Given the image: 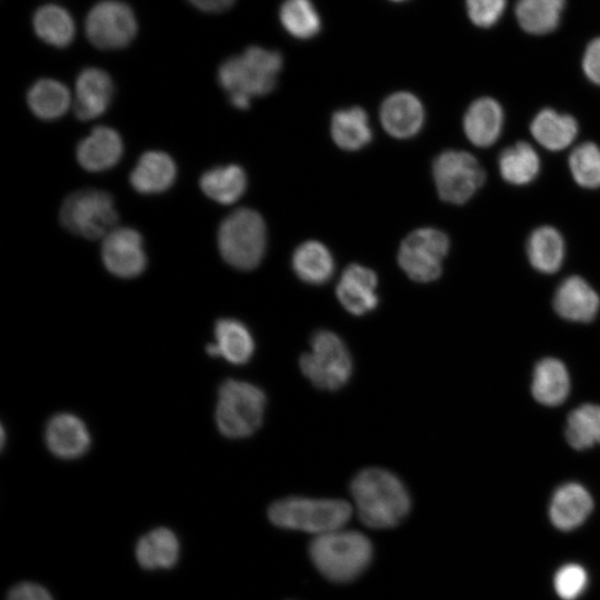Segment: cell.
<instances>
[{
  "label": "cell",
  "mask_w": 600,
  "mask_h": 600,
  "mask_svg": "<svg viewBox=\"0 0 600 600\" xmlns=\"http://www.w3.org/2000/svg\"><path fill=\"white\" fill-rule=\"evenodd\" d=\"M331 136L336 144L347 151H356L372 140L367 112L360 107L340 109L331 119Z\"/></svg>",
  "instance_id": "f546056e"
},
{
  "label": "cell",
  "mask_w": 600,
  "mask_h": 600,
  "mask_svg": "<svg viewBox=\"0 0 600 600\" xmlns=\"http://www.w3.org/2000/svg\"><path fill=\"white\" fill-rule=\"evenodd\" d=\"M508 7V0H464V9L470 22L480 29L497 26Z\"/></svg>",
  "instance_id": "74e56055"
},
{
  "label": "cell",
  "mask_w": 600,
  "mask_h": 600,
  "mask_svg": "<svg viewBox=\"0 0 600 600\" xmlns=\"http://www.w3.org/2000/svg\"><path fill=\"white\" fill-rule=\"evenodd\" d=\"M179 557V541L167 528H157L142 536L136 546L138 563L148 570L173 567Z\"/></svg>",
  "instance_id": "83f0119b"
},
{
  "label": "cell",
  "mask_w": 600,
  "mask_h": 600,
  "mask_svg": "<svg viewBox=\"0 0 600 600\" xmlns=\"http://www.w3.org/2000/svg\"><path fill=\"white\" fill-rule=\"evenodd\" d=\"M282 66L279 51L251 46L220 64L218 82L231 104L246 110L252 98L266 96L274 89Z\"/></svg>",
  "instance_id": "7a4b0ae2"
},
{
  "label": "cell",
  "mask_w": 600,
  "mask_h": 600,
  "mask_svg": "<svg viewBox=\"0 0 600 600\" xmlns=\"http://www.w3.org/2000/svg\"><path fill=\"white\" fill-rule=\"evenodd\" d=\"M378 278L374 271L361 264L348 266L337 286V298L353 316H364L377 308Z\"/></svg>",
  "instance_id": "9a60e30c"
},
{
  "label": "cell",
  "mask_w": 600,
  "mask_h": 600,
  "mask_svg": "<svg viewBox=\"0 0 600 600\" xmlns=\"http://www.w3.org/2000/svg\"><path fill=\"white\" fill-rule=\"evenodd\" d=\"M566 7L567 0H516L513 14L524 33L543 37L558 30Z\"/></svg>",
  "instance_id": "cb8c5ba5"
},
{
  "label": "cell",
  "mask_w": 600,
  "mask_h": 600,
  "mask_svg": "<svg viewBox=\"0 0 600 600\" xmlns=\"http://www.w3.org/2000/svg\"><path fill=\"white\" fill-rule=\"evenodd\" d=\"M216 342L207 346L211 357H222L232 364L247 363L254 352V340L248 327L232 318H223L214 326Z\"/></svg>",
  "instance_id": "7402d4cb"
},
{
  "label": "cell",
  "mask_w": 600,
  "mask_h": 600,
  "mask_svg": "<svg viewBox=\"0 0 600 600\" xmlns=\"http://www.w3.org/2000/svg\"><path fill=\"white\" fill-rule=\"evenodd\" d=\"M46 443L58 458L76 459L90 447V433L84 422L72 413L53 416L46 427Z\"/></svg>",
  "instance_id": "ac0fdd59"
},
{
  "label": "cell",
  "mask_w": 600,
  "mask_h": 600,
  "mask_svg": "<svg viewBox=\"0 0 600 600\" xmlns=\"http://www.w3.org/2000/svg\"><path fill=\"white\" fill-rule=\"evenodd\" d=\"M279 21L293 38L308 40L321 31V17L312 0H283Z\"/></svg>",
  "instance_id": "836d02e7"
},
{
  "label": "cell",
  "mask_w": 600,
  "mask_h": 600,
  "mask_svg": "<svg viewBox=\"0 0 600 600\" xmlns=\"http://www.w3.org/2000/svg\"><path fill=\"white\" fill-rule=\"evenodd\" d=\"M101 257L109 272L133 278L143 272L147 257L141 234L132 228H114L102 241Z\"/></svg>",
  "instance_id": "7c38bea8"
},
{
  "label": "cell",
  "mask_w": 600,
  "mask_h": 600,
  "mask_svg": "<svg viewBox=\"0 0 600 600\" xmlns=\"http://www.w3.org/2000/svg\"><path fill=\"white\" fill-rule=\"evenodd\" d=\"M123 152L118 132L108 127H97L77 147V159L82 168L98 172L113 167Z\"/></svg>",
  "instance_id": "603a6c76"
},
{
  "label": "cell",
  "mask_w": 600,
  "mask_h": 600,
  "mask_svg": "<svg viewBox=\"0 0 600 600\" xmlns=\"http://www.w3.org/2000/svg\"><path fill=\"white\" fill-rule=\"evenodd\" d=\"M32 26L42 41L58 48L68 47L76 32L71 14L58 4L39 7L33 13Z\"/></svg>",
  "instance_id": "1f68e13d"
},
{
  "label": "cell",
  "mask_w": 600,
  "mask_h": 600,
  "mask_svg": "<svg viewBox=\"0 0 600 600\" xmlns=\"http://www.w3.org/2000/svg\"><path fill=\"white\" fill-rule=\"evenodd\" d=\"M432 176L440 199L457 206L471 200L487 179L483 167L473 154L453 149L436 157Z\"/></svg>",
  "instance_id": "9c48e42d"
},
{
  "label": "cell",
  "mask_w": 600,
  "mask_h": 600,
  "mask_svg": "<svg viewBox=\"0 0 600 600\" xmlns=\"http://www.w3.org/2000/svg\"><path fill=\"white\" fill-rule=\"evenodd\" d=\"M68 88L53 79H40L27 94L31 111L40 119L53 120L64 114L70 106Z\"/></svg>",
  "instance_id": "d6a6232c"
},
{
  "label": "cell",
  "mask_w": 600,
  "mask_h": 600,
  "mask_svg": "<svg viewBox=\"0 0 600 600\" xmlns=\"http://www.w3.org/2000/svg\"><path fill=\"white\" fill-rule=\"evenodd\" d=\"M568 168L574 183L586 190L600 189V146L584 141L571 148Z\"/></svg>",
  "instance_id": "d590c367"
},
{
  "label": "cell",
  "mask_w": 600,
  "mask_h": 600,
  "mask_svg": "<svg viewBox=\"0 0 600 600\" xmlns=\"http://www.w3.org/2000/svg\"><path fill=\"white\" fill-rule=\"evenodd\" d=\"M569 444L584 450L600 444V406L584 403L570 412L566 426Z\"/></svg>",
  "instance_id": "e575fe53"
},
{
  "label": "cell",
  "mask_w": 600,
  "mask_h": 600,
  "mask_svg": "<svg viewBox=\"0 0 600 600\" xmlns=\"http://www.w3.org/2000/svg\"><path fill=\"white\" fill-rule=\"evenodd\" d=\"M506 114L501 103L489 96L479 97L467 108L462 127L468 141L478 148H490L500 139Z\"/></svg>",
  "instance_id": "4fadbf2b"
},
{
  "label": "cell",
  "mask_w": 600,
  "mask_h": 600,
  "mask_svg": "<svg viewBox=\"0 0 600 600\" xmlns=\"http://www.w3.org/2000/svg\"><path fill=\"white\" fill-rule=\"evenodd\" d=\"M553 307L566 320L589 322L599 311L600 297L586 279L570 276L558 286L553 296Z\"/></svg>",
  "instance_id": "2e32d148"
},
{
  "label": "cell",
  "mask_w": 600,
  "mask_h": 600,
  "mask_svg": "<svg viewBox=\"0 0 600 600\" xmlns=\"http://www.w3.org/2000/svg\"><path fill=\"white\" fill-rule=\"evenodd\" d=\"M267 231L262 217L252 209H239L220 224L218 247L227 263L239 270H252L262 260Z\"/></svg>",
  "instance_id": "8992f818"
},
{
  "label": "cell",
  "mask_w": 600,
  "mask_h": 600,
  "mask_svg": "<svg viewBox=\"0 0 600 600\" xmlns=\"http://www.w3.org/2000/svg\"><path fill=\"white\" fill-rule=\"evenodd\" d=\"M266 406L267 397L261 388L228 379L218 390L217 427L227 438H247L262 424Z\"/></svg>",
  "instance_id": "5b68a950"
},
{
  "label": "cell",
  "mask_w": 600,
  "mask_h": 600,
  "mask_svg": "<svg viewBox=\"0 0 600 600\" xmlns=\"http://www.w3.org/2000/svg\"><path fill=\"white\" fill-rule=\"evenodd\" d=\"M197 9L209 12L218 13L228 10L232 7L236 0H188Z\"/></svg>",
  "instance_id": "60d3db41"
},
{
  "label": "cell",
  "mask_w": 600,
  "mask_h": 600,
  "mask_svg": "<svg viewBox=\"0 0 600 600\" xmlns=\"http://www.w3.org/2000/svg\"><path fill=\"white\" fill-rule=\"evenodd\" d=\"M138 31L132 9L119 0L96 3L84 20L88 40L97 48L114 50L127 47Z\"/></svg>",
  "instance_id": "8fae6325"
},
{
  "label": "cell",
  "mask_w": 600,
  "mask_h": 600,
  "mask_svg": "<svg viewBox=\"0 0 600 600\" xmlns=\"http://www.w3.org/2000/svg\"><path fill=\"white\" fill-rule=\"evenodd\" d=\"M390 1H392V2H404L407 0H390Z\"/></svg>",
  "instance_id": "b9f144b4"
},
{
  "label": "cell",
  "mask_w": 600,
  "mask_h": 600,
  "mask_svg": "<svg viewBox=\"0 0 600 600\" xmlns=\"http://www.w3.org/2000/svg\"><path fill=\"white\" fill-rule=\"evenodd\" d=\"M351 516V504L341 499L287 497L272 502L268 509L274 526L314 536L343 528Z\"/></svg>",
  "instance_id": "277c9868"
},
{
  "label": "cell",
  "mask_w": 600,
  "mask_h": 600,
  "mask_svg": "<svg viewBox=\"0 0 600 600\" xmlns=\"http://www.w3.org/2000/svg\"><path fill=\"white\" fill-rule=\"evenodd\" d=\"M380 120L390 136L407 139L416 136L422 128L424 109L414 94L396 92L382 102Z\"/></svg>",
  "instance_id": "d6986e66"
},
{
  "label": "cell",
  "mask_w": 600,
  "mask_h": 600,
  "mask_svg": "<svg viewBox=\"0 0 600 600\" xmlns=\"http://www.w3.org/2000/svg\"><path fill=\"white\" fill-rule=\"evenodd\" d=\"M60 221L70 232L89 240L104 238L118 221L113 198L103 190L70 193L60 209Z\"/></svg>",
  "instance_id": "ba28073f"
},
{
  "label": "cell",
  "mask_w": 600,
  "mask_h": 600,
  "mask_svg": "<svg viewBox=\"0 0 600 600\" xmlns=\"http://www.w3.org/2000/svg\"><path fill=\"white\" fill-rule=\"evenodd\" d=\"M566 240L553 226L543 224L534 228L526 241V254L531 267L543 274H553L560 270L566 258Z\"/></svg>",
  "instance_id": "44dd1931"
},
{
  "label": "cell",
  "mask_w": 600,
  "mask_h": 600,
  "mask_svg": "<svg viewBox=\"0 0 600 600\" xmlns=\"http://www.w3.org/2000/svg\"><path fill=\"white\" fill-rule=\"evenodd\" d=\"M303 376L318 389L334 391L349 381L353 364L343 340L329 330H318L310 338V350L299 359Z\"/></svg>",
  "instance_id": "52a82bcc"
},
{
  "label": "cell",
  "mask_w": 600,
  "mask_h": 600,
  "mask_svg": "<svg viewBox=\"0 0 600 600\" xmlns=\"http://www.w3.org/2000/svg\"><path fill=\"white\" fill-rule=\"evenodd\" d=\"M531 391L534 399L548 407L560 406L570 392L569 372L556 358L540 360L533 370Z\"/></svg>",
  "instance_id": "4316f807"
},
{
  "label": "cell",
  "mask_w": 600,
  "mask_h": 600,
  "mask_svg": "<svg viewBox=\"0 0 600 600\" xmlns=\"http://www.w3.org/2000/svg\"><path fill=\"white\" fill-rule=\"evenodd\" d=\"M6 600H53L49 591L34 582H20L13 586Z\"/></svg>",
  "instance_id": "ab89813d"
},
{
  "label": "cell",
  "mask_w": 600,
  "mask_h": 600,
  "mask_svg": "<svg viewBox=\"0 0 600 600\" xmlns=\"http://www.w3.org/2000/svg\"><path fill=\"white\" fill-rule=\"evenodd\" d=\"M498 171L502 180L514 187H524L539 177L541 158L527 141H518L504 148L498 157Z\"/></svg>",
  "instance_id": "484cf974"
},
{
  "label": "cell",
  "mask_w": 600,
  "mask_h": 600,
  "mask_svg": "<svg viewBox=\"0 0 600 600\" xmlns=\"http://www.w3.org/2000/svg\"><path fill=\"white\" fill-rule=\"evenodd\" d=\"M309 554L321 574L334 582L356 579L372 559V544L360 531L340 528L314 536Z\"/></svg>",
  "instance_id": "3957f363"
},
{
  "label": "cell",
  "mask_w": 600,
  "mask_h": 600,
  "mask_svg": "<svg viewBox=\"0 0 600 600\" xmlns=\"http://www.w3.org/2000/svg\"><path fill=\"white\" fill-rule=\"evenodd\" d=\"M360 521L373 529L398 526L409 513L411 499L404 483L383 468H366L350 482Z\"/></svg>",
  "instance_id": "6da1fadb"
},
{
  "label": "cell",
  "mask_w": 600,
  "mask_h": 600,
  "mask_svg": "<svg viewBox=\"0 0 600 600\" xmlns=\"http://www.w3.org/2000/svg\"><path fill=\"white\" fill-rule=\"evenodd\" d=\"M200 187L210 199L222 204H231L244 193L247 176L237 164L216 167L203 172Z\"/></svg>",
  "instance_id": "4dcf8cb0"
},
{
  "label": "cell",
  "mask_w": 600,
  "mask_h": 600,
  "mask_svg": "<svg viewBox=\"0 0 600 600\" xmlns=\"http://www.w3.org/2000/svg\"><path fill=\"white\" fill-rule=\"evenodd\" d=\"M579 130V122L573 116L553 108L539 110L529 124V132L536 143L550 152L572 148Z\"/></svg>",
  "instance_id": "5bb4252c"
},
{
  "label": "cell",
  "mask_w": 600,
  "mask_h": 600,
  "mask_svg": "<svg viewBox=\"0 0 600 600\" xmlns=\"http://www.w3.org/2000/svg\"><path fill=\"white\" fill-rule=\"evenodd\" d=\"M177 167L172 158L162 151L143 153L130 174L133 189L143 194L160 193L174 182Z\"/></svg>",
  "instance_id": "d4e9b609"
},
{
  "label": "cell",
  "mask_w": 600,
  "mask_h": 600,
  "mask_svg": "<svg viewBox=\"0 0 600 600\" xmlns=\"http://www.w3.org/2000/svg\"><path fill=\"white\" fill-rule=\"evenodd\" d=\"M588 581V573L582 566L566 563L557 570L553 587L562 600H576L586 591Z\"/></svg>",
  "instance_id": "8d00e7d4"
},
{
  "label": "cell",
  "mask_w": 600,
  "mask_h": 600,
  "mask_svg": "<svg viewBox=\"0 0 600 600\" xmlns=\"http://www.w3.org/2000/svg\"><path fill=\"white\" fill-rule=\"evenodd\" d=\"M112 96L110 76L100 68H86L76 81L74 114L83 121L94 119L107 110Z\"/></svg>",
  "instance_id": "e0dca14e"
},
{
  "label": "cell",
  "mask_w": 600,
  "mask_h": 600,
  "mask_svg": "<svg viewBox=\"0 0 600 600\" xmlns=\"http://www.w3.org/2000/svg\"><path fill=\"white\" fill-rule=\"evenodd\" d=\"M593 509L590 492L578 482H567L557 488L549 504L552 524L563 531L580 527Z\"/></svg>",
  "instance_id": "ffe728a7"
},
{
  "label": "cell",
  "mask_w": 600,
  "mask_h": 600,
  "mask_svg": "<svg viewBox=\"0 0 600 600\" xmlns=\"http://www.w3.org/2000/svg\"><path fill=\"white\" fill-rule=\"evenodd\" d=\"M292 269L297 277L309 284L326 283L334 272V261L328 248L318 241L301 243L293 252Z\"/></svg>",
  "instance_id": "f1b7e54d"
},
{
  "label": "cell",
  "mask_w": 600,
  "mask_h": 600,
  "mask_svg": "<svg viewBox=\"0 0 600 600\" xmlns=\"http://www.w3.org/2000/svg\"><path fill=\"white\" fill-rule=\"evenodd\" d=\"M581 70L586 79L600 87V36L586 44L581 56Z\"/></svg>",
  "instance_id": "f35d334b"
},
{
  "label": "cell",
  "mask_w": 600,
  "mask_h": 600,
  "mask_svg": "<svg viewBox=\"0 0 600 600\" xmlns=\"http://www.w3.org/2000/svg\"><path fill=\"white\" fill-rule=\"evenodd\" d=\"M449 249L450 240L443 231L436 228H420L401 242L398 263L413 281H434L442 273V262Z\"/></svg>",
  "instance_id": "30bf717a"
}]
</instances>
